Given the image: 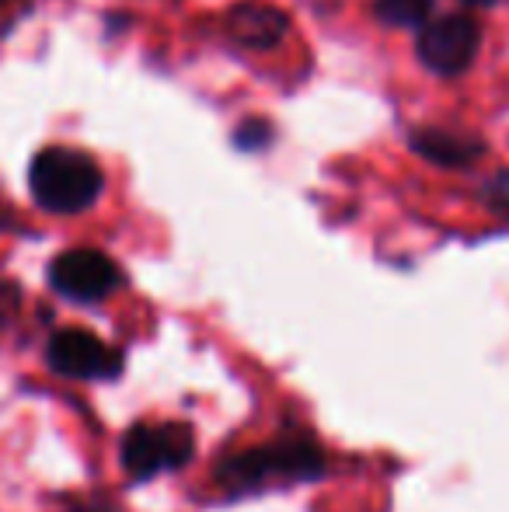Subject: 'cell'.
<instances>
[{
    "mask_svg": "<svg viewBox=\"0 0 509 512\" xmlns=\"http://www.w3.org/2000/svg\"><path fill=\"white\" fill-rule=\"evenodd\" d=\"M28 189L46 213L74 216L98 203L105 189V175L95 157L84 150L46 147L35 154L32 168H28Z\"/></svg>",
    "mask_w": 509,
    "mask_h": 512,
    "instance_id": "1",
    "label": "cell"
},
{
    "mask_svg": "<svg viewBox=\"0 0 509 512\" xmlns=\"http://www.w3.org/2000/svg\"><path fill=\"white\" fill-rule=\"evenodd\" d=\"M325 474V450L311 436H283L224 460L217 478L231 492H255L269 481H314Z\"/></svg>",
    "mask_w": 509,
    "mask_h": 512,
    "instance_id": "2",
    "label": "cell"
},
{
    "mask_svg": "<svg viewBox=\"0 0 509 512\" xmlns=\"http://www.w3.org/2000/svg\"><path fill=\"white\" fill-rule=\"evenodd\" d=\"M482 46V21L468 11L440 14L436 21H426L415 39V56L436 77H461L475 63Z\"/></svg>",
    "mask_w": 509,
    "mask_h": 512,
    "instance_id": "3",
    "label": "cell"
},
{
    "mask_svg": "<svg viewBox=\"0 0 509 512\" xmlns=\"http://www.w3.org/2000/svg\"><path fill=\"white\" fill-rule=\"evenodd\" d=\"M196 436L185 422L133 425L123 439V467L133 481H150L161 471H175L192 460Z\"/></svg>",
    "mask_w": 509,
    "mask_h": 512,
    "instance_id": "4",
    "label": "cell"
},
{
    "mask_svg": "<svg viewBox=\"0 0 509 512\" xmlns=\"http://www.w3.org/2000/svg\"><path fill=\"white\" fill-rule=\"evenodd\" d=\"M49 286L77 304H98L123 286V272L105 251L70 248L49 265Z\"/></svg>",
    "mask_w": 509,
    "mask_h": 512,
    "instance_id": "5",
    "label": "cell"
},
{
    "mask_svg": "<svg viewBox=\"0 0 509 512\" xmlns=\"http://www.w3.org/2000/svg\"><path fill=\"white\" fill-rule=\"evenodd\" d=\"M46 359L60 377L74 380H109L123 370V356L112 352L98 335L84 328H63L49 338Z\"/></svg>",
    "mask_w": 509,
    "mask_h": 512,
    "instance_id": "6",
    "label": "cell"
},
{
    "mask_svg": "<svg viewBox=\"0 0 509 512\" xmlns=\"http://www.w3.org/2000/svg\"><path fill=\"white\" fill-rule=\"evenodd\" d=\"M224 28L238 46L272 49L290 32V14L265 4V0H245V4H234L231 11H227Z\"/></svg>",
    "mask_w": 509,
    "mask_h": 512,
    "instance_id": "7",
    "label": "cell"
},
{
    "mask_svg": "<svg viewBox=\"0 0 509 512\" xmlns=\"http://www.w3.org/2000/svg\"><path fill=\"white\" fill-rule=\"evenodd\" d=\"M408 147L419 157H426L429 164H440V168H471L489 150L478 136L454 133V129H440V126L412 129L408 133Z\"/></svg>",
    "mask_w": 509,
    "mask_h": 512,
    "instance_id": "8",
    "label": "cell"
},
{
    "mask_svg": "<svg viewBox=\"0 0 509 512\" xmlns=\"http://www.w3.org/2000/svg\"><path fill=\"white\" fill-rule=\"evenodd\" d=\"M433 14V0H374V18L387 28H422Z\"/></svg>",
    "mask_w": 509,
    "mask_h": 512,
    "instance_id": "9",
    "label": "cell"
},
{
    "mask_svg": "<svg viewBox=\"0 0 509 512\" xmlns=\"http://www.w3.org/2000/svg\"><path fill=\"white\" fill-rule=\"evenodd\" d=\"M276 140V129H272L269 119H245L238 129H234V147L238 150H248V154H255V150H265L269 143Z\"/></svg>",
    "mask_w": 509,
    "mask_h": 512,
    "instance_id": "10",
    "label": "cell"
},
{
    "mask_svg": "<svg viewBox=\"0 0 509 512\" xmlns=\"http://www.w3.org/2000/svg\"><path fill=\"white\" fill-rule=\"evenodd\" d=\"M485 199H489V206L496 209V213L509 216V171H499V175L492 178L489 189H485Z\"/></svg>",
    "mask_w": 509,
    "mask_h": 512,
    "instance_id": "11",
    "label": "cell"
},
{
    "mask_svg": "<svg viewBox=\"0 0 509 512\" xmlns=\"http://www.w3.org/2000/svg\"><path fill=\"white\" fill-rule=\"evenodd\" d=\"M14 310H18V290L11 283H0V328L11 321Z\"/></svg>",
    "mask_w": 509,
    "mask_h": 512,
    "instance_id": "12",
    "label": "cell"
},
{
    "mask_svg": "<svg viewBox=\"0 0 509 512\" xmlns=\"http://www.w3.org/2000/svg\"><path fill=\"white\" fill-rule=\"evenodd\" d=\"M457 4H464V7H492L496 0H457Z\"/></svg>",
    "mask_w": 509,
    "mask_h": 512,
    "instance_id": "13",
    "label": "cell"
}]
</instances>
